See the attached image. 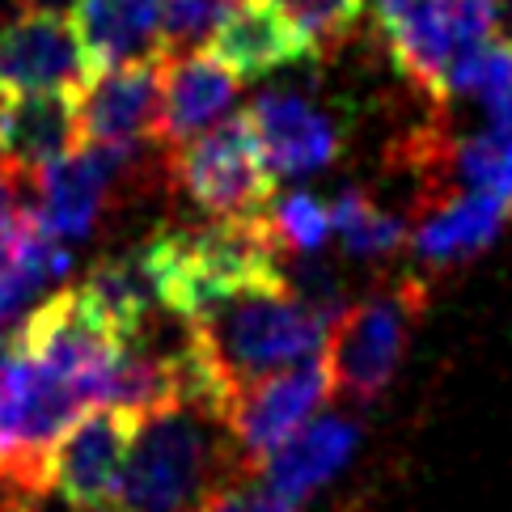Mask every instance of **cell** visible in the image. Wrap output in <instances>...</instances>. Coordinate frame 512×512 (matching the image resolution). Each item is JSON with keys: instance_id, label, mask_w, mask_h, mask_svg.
I'll use <instances>...</instances> for the list:
<instances>
[{"instance_id": "6da1fadb", "label": "cell", "mask_w": 512, "mask_h": 512, "mask_svg": "<svg viewBox=\"0 0 512 512\" xmlns=\"http://www.w3.org/2000/svg\"><path fill=\"white\" fill-rule=\"evenodd\" d=\"M89 402L98 398L81 377L13 339L0 343V512H39L60 436Z\"/></svg>"}, {"instance_id": "7a4b0ae2", "label": "cell", "mask_w": 512, "mask_h": 512, "mask_svg": "<svg viewBox=\"0 0 512 512\" xmlns=\"http://www.w3.org/2000/svg\"><path fill=\"white\" fill-rule=\"evenodd\" d=\"M187 339L204 360L216 394L229 407V398L254 386V381L314 360L322 352L326 322L292 292L284 276L276 284L233 292L212 314L187 326Z\"/></svg>"}, {"instance_id": "3957f363", "label": "cell", "mask_w": 512, "mask_h": 512, "mask_svg": "<svg viewBox=\"0 0 512 512\" xmlns=\"http://www.w3.org/2000/svg\"><path fill=\"white\" fill-rule=\"evenodd\" d=\"M140 250L153 271L161 309L187 326L212 314L233 292L284 280V246L267 216H225L195 229H166Z\"/></svg>"}, {"instance_id": "277c9868", "label": "cell", "mask_w": 512, "mask_h": 512, "mask_svg": "<svg viewBox=\"0 0 512 512\" xmlns=\"http://www.w3.org/2000/svg\"><path fill=\"white\" fill-rule=\"evenodd\" d=\"M225 474H242L225 419L208 407H170L140 424L111 508L195 512Z\"/></svg>"}, {"instance_id": "5b68a950", "label": "cell", "mask_w": 512, "mask_h": 512, "mask_svg": "<svg viewBox=\"0 0 512 512\" xmlns=\"http://www.w3.org/2000/svg\"><path fill=\"white\" fill-rule=\"evenodd\" d=\"M428 284L419 276H402L386 284L373 297L343 309V318L331 326L326 339V377H331V394H339L352 407H369L390 390V381L407 352V339L415 322L428 309Z\"/></svg>"}, {"instance_id": "8992f818", "label": "cell", "mask_w": 512, "mask_h": 512, "mask_svg": "<svg viewBox=\"0 0 512 512\" xmlns=\"http://www.w3.org/2000/svg\"><path fill=\"white\" fill-rule=\"evenodd\" d=\"M166 157V178L191 199L199 212L216 216H263L276 199V174L259 153L246 115H229L212 132L195 136Z\"/></svg>"}, {"instance_id": "52a82bcc", "label": "cell", "mask_w": 512, "mask_h": 512, "mask_svg": "<svg viewBox=\"0 0 512 512\" xmlns=\"http://www.w3.org/2000/svg\"><path fill=\"white\" fill-rule=\"evenodd\" d=\"M373 17L394 68L419 94H428L432 102L470 94L487 47L483 51L462 47L445 0H373Z\"/></svg>"}, {"instance_id": "ba28073f", "label": "cell", "mask_w": 512, "mask_h": 512, "mask_svg": "<svg viewBox=\"0 0 512 512\" xmlns=\"http://www.w3.org/2000/svg\"><path fill=\"white\" fill-rule=\"evenodd\" d=\"M326 394H331V377H326V364L318 356L305 364H292L280 377L254 381L242 394H233L225 407V432L237 449L242 470L246 474L263 470L267 457L280 445H288L314 419Z\"/></svg>"}, {"instance_id": "9c48e42d", "label": "cell", "mask_w": 512, "mask_h": 512, "mask_svg": "<svg viewBox=\"0 0 512 512\" xmlns=\"http://www.w3.org/2000/svg\"><path fill=\"white\" fill-rule=\"evenodd\" d=\"M136 432L140 419L132 411L106 407V402L72 419V428L60 436L56 462H51V491H60L64 504L77 512L111 508Z\"/></svg>"}, {"instance_id": "30bf717a", "label": "cell", "mask_w": 512, "mask_h": 512, "mask_svg": "<svg viewBox=\"0 0 512 512\" xmlns=\"http://www.w3.org/2000/svg\"><path fill=\"white\" fill-rule=\"evenodd\" d=\"M94 72L98 68L77 26L64 13H17L0 30V94L5 98L34 94V89L85 94Z\"/></svg>"}, {"instance_id": "8fae6325", "label": "cell", "mask_w": 512, "mask_h": 512, "mask_svg": "<svg viewBox=\"0 0 512 512\" xmlns=\"http://www.w3.org/2000/svg\"><path fill=\"white\" fill-rule=\"evenodd\" d=\"M237 85H242V77L204 47L174 51V56L166 51V60H161V115H157L153 149L174 153L195 136L212 132L237 102Z\"/></svg>"}, {"instance_id": "7c38bea8", "label": "cell", "mask_w": 512, "mask_h": 512, "mask_svg": "<svg viewBox=\"0 0 512 512\" xmlns=\"http://www.w3.org/2000/svg\"><path fill=\"white\" fill-rule=\"evenodd\" d=\"M250 132L259 140V153L276 178H301L318 174L339 157V123L318 111L309 98L292 94V89H276V94L254 98L246 111Z\"/></svg>"}, {"instance_id": "4fadbf2b", "label": "cell", "mask_w": 512, "mask_h": 512, "mask_svg": "<svg viewBox=\"0 0 512 512\" xmlns=\"http://www.w3.org/2000/svg\"><path fill=\"white\" fill-rule=\"evenodd\" d=\"M161 60L102 68L77 98L85 144H153L161 115Z\"/></svg>"}, {"instance_id": "5bb4252c", "label": "cell", "mask_w": 512, "mask_h": 512, "mask_svg": "<svg viewBox=\"0 0 512 512\" xmlns=\"http://www.w3.org/2000/svg\"><path fill=\"white\" fill-rule=\"evenodd\" d=\"M81 111L77 94L34 89V94L5 98V127H0V157L22 174H34L60 157L81 153Z\"/></svg>"}, {"instance_id": "9a60e30c", "label": "cell", "mask_w": 512, "mask_h": 512, "mask_svg": "<svg viewBox=\"0 0 512 512\" xmlns=\"http://www.w3.org/2000/svg\"><path fill=\"white\" fill-rule=\"evenodd\" d=\"M512 208L491 191H453L428 199V212L415 229V254L428 267H453L487 250L508 225Z\"/></svg>"}, {"instance_id": "2e32d148", "label": "cell", "mask_w": 512, "mask_h": 512, "mask_svg": "<svg viewBox=\"0 0 512 512\" xmlns=\"http://www.w3.org/2000/svg\"><path fill=\"white\" fill-rule=\"evenodd\" d=\"M212 56L225 68H233L242 81H254V77H271V72L309 64L314 60V47L276 9L259 5V0H246L212 34Z\"/></svg>"}, {"instance_id": "e0dca14e", "label": "cell", "mask_w": 512, "mask_h": 512, "mask_svg": "<svg viewBox=\"0 0 512 512\" xmlns=\"http://www.w3.org/2000/svg\"><path fill=\"white\" fill-rule=\"evenodd\" d=\"M72 26L94 68L166 56L161 0H72Z\"/></svg>"}, {"instance_id": "ac0fdd59", "label": "cell", "mask_w": 512, "mask_h": 512, "mask_svg": "<svg viewBox=\"0 0 512 512\" xmlns=\"http://www.w3.org/2000/svg\"><path fill=\"white\" fill-rule=\"evenodd\" d=\"M356 424L339 415H326L318 424H305L288 445L263 462V483L288 504H305L322 483H331V474L347 466V457L356 449Z\"/></svg>"}, {"instance_id": "d6986e66", "label": "cell", "mask_w": 512, "mask_h": 512, "mask_svg": "<svg viewBox=\"0 0 512 512\" xmlns=\"http://www.w3.org/2000/svg\"><path fill=\"white\" fill-rule=\"evenodd\" d=\"M81 297L111 326V335L119 343H140L153 322V309H161L144 250H127V254H115V259L94 263V271L81 284Z\"/></svg>"}, {"instance_id": "ffe728a7", "label": "cell", "mask_w": 512, "mask_h": 512, "mask_svg": "<svg viewBox=\"0 0 512 512\" xmlns=\"http://www.w3.org/2000/svg\"><path fill=\"white\" fill-rule=\"evenodd\" d=\"M331 225L352 259H386V254L402 250V242H407V225L386 208H377L373 195H364L360 187H347L335 199Z\"/></svg>"}, {"instance_id": "44dd1931", "label": "cell", "mask_w": 512, "mask_h": 512, "mask_svg": "<svg viewBox=\"0 0 512 512\" xmlns=\"http://www.w3.org/2000/svg\"><path fill=\"white\" fill-rule=\"evenodd\" d=\"M314 47V56H339L360 26L364 0H259Z\"/></svg>"}, {"instance_id": "7402d4cb", "label": "cell", "mask_w": 512, "mask_h": 512, "mask_svg": "<svg viewBox=\"0 0 512 512\" xmlns=\"http://www.w3.org/2000/svg\"><path fill=\"white\" fill-rule=\"evenodd\" d=\"M271 229H276V242L284 246V254H314L322 250V242L331 237V208L322 204L318 195H284L276 208H271Z\"/></svg>"}, {"instance_id": "603a6c76", "label": "cell", "mask_w": 512, "mask_h": 512, "mask_svg": "<svg viewBox=\"0 0 512 512\" xmlns=\"http://www.w3.org/2000/svg\"><path fill=\"white\" fill-rule=\"evenodd\" d=\"M242 5V0H161V34H166V51H195L204 39L221 30L225 17Z\"/></svg>"}, {"instance_id": "cb8c5ba5", "label": "cell", "mask_w": 512, "mask_h": 512, "mask_svg": "<svg viewBox=\"0 0 512 512\" xmlns=\"http://www.w3.org/2000/svg\"><path fill=\"white\" fill-rule=\"evenodd\" d=\"M470 94H479L491 127H512V43L508 39L487 43Z\"/></svg>"}, {"instance_id": "d4e9b609", "label": "cell", "mask_w": 512, "mask_h": 512, "mask_svg": "<svg viewBox=\"0 0 512 512\" xmlns=\"http://www.w3.org/2000/svg\"><path fill=\"white\" fill-rule=\"evenodd\" d=\"M195 512H297V504L280 500L263 479H225Z\"/></svg>"}, {"instance_id": "484cf974", "label": "cell", "mask_w": 512, "mask_h": 512, "mask_svg": "<svg viewBox=\"0 0 512 512\" xmlns=\"http://www.w3.org/2000/svg\"><path fill=\"white\" fill-rule=\"evenodd\" d=\"M22 13H64L72 9V0H13Z\"/></svg>"}, {"instance_id": "4316f807", "label": "cell", "mask_w": 512, "mask_h": 512, "mask_svg": "<svg viewBox=\"0 0 512 512\" xmlns=\"http://www.w3.org/2000/svg\"><path fill=\"white\" fill-rule=\"evenodd\" d=\"M496 195L512 208V132H508V153H504V170H500V182H496Z\"/></svg>"}, {"instance_id": "83f0119b", "label": "cell", "mask_w": 512, "mask_h": 512, "mask_svg": "<svg viewBox=\"0 0 512 512\" xmlns=\"http://www.w3.org/2000/svg\"><path fill=\"white\" fill-rule=\"evenodd\" d=\"M0 127H5V94H0Z\"/></svg>"}]
</instances>
